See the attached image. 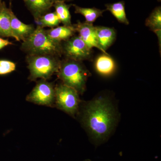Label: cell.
Masks as SVG:
<instances>
[{
    "label": "cell",
    "instance_id": "cell-20",
    "mask_svg": "<svg viewBox=\"0 0 161 161\" xmlns=\"http://www.w3.org/2000/svg\"><path fill=\"white\" fill-rule=\"evenodd\" d=\"M16 69V64L7 60H0V75L9 74Z\"/></svg>",
    "mask_w": 161,
    "mask_h": 161
},
{
    "label": "cell",
    "instance_id": "cell-4",
    "mask_svg": "<svg viewBox=\"0 0 161 161\" xmlns=\"http://www.w3.org/2000/svg\"><path fill=\"white\" fill-rule=\"evenodd\" d=\"M26 61L29 69V80L38 78L47 80L58 73L60 62L58 57L47 55H28Z\"/></svg>",
    "mask_w": 161,
    "mask_h": 161
},
{
    "label": "cell",
    "instance_id": "cell-18",
    "mask_svg": "<svg viewBox=\"0 0 161 161\" xmlns=\"http://www.w3.org/2000/svg\"><path fill=\"white\" fill-rule=\"evenodd\" d=\"M146 25L153 32L161 30V8L160 6L153 9L146 21Z\"/></svg>",
    "mask_w": 161,
    "mask_h": 161
},
{
    "label": "cell",
    "instance_id": "cell-11",
    "mask_svg": "<svg viewBox=\"0 0 161 161\" xmlns=\"http://www.w3.org/2000/svg\"><path fill=\"white\" fill-rule=\"evenodd\" d=\"M96 71L103 76H109L115 71L116 65L113 58L108 54L103 53L96 58L95 62Z\"/></svg>",
    "mask_w": 161,
    "mask_h": 161
},
{
    "label": "cell",
    "instance_id": "cell-13",
    "mask_svg": "<svg viewBox=\"0 0 161 161\" xmlns=\"http://www.w3.org/2000/svg\"><path fill=\"white\" fill-rule=\"evenodd\" d=\"M10 9L7 8L5 3H2L0 5V36L14 38L16 40L10 24Z\"/></svg>",
    "mask_w": 161,
    "mask_h": 161
},
{
    "label": "cell",
    "instance_id": "cell-6",
    "mask_svg": "<svg viewBox=\"0 0 161 161\" xmlns=\"http://www.w3.org/2000/svg\"><path fill=\"white\" fill-rule=\"evenodd\" d=\"M26 100L40 105L53 107L55 106V87L46 80H39L27 95Z\"/></svg>",
    "mask_w": 161,
    "mask_h": 161
},
{
    "label": "cell",
    "instance_id": "cell-1",
    "mask_svg": "<svg viewBox=\"0 0 161 161\" xmlns=\"http://www.w3.org/2000/svg\"><path fill=\"white\" fill-rule=\"evenodd\" d=\"M81 122L96 143L108 138L116 122L115 109L107 98L100 97L86 104Z\"/></svg>",
    "mask_w": 161,
    "mask_h": 161
},
{
    "label": "cell",
    "instance_id": "cell-14",
    "mask_svg": "<svg viewBox=\"0 0 161 161\" xmlns=\"http://www.w3.org/2000/svg\"><path fill=\"white\" fill-rule=\"evenodd\" d=\"M46 32L47 36L51 40L59 42L69 40L76 32L73 25L58 26L56 28L46 30Z\"/></svg>",
    "mask_w": 161,
    "mask_h": 161
},
{
    "label": "cell",
    "instance_id": "cell-23",
    "mask_svg": "<svg viewBox=\"0 0 161 161\" xmlns=\"http://www.w3.org/2000/svg\"><path fill=\"white\" fill-rule=\"evenodd\" d=\"M84 161H92L91 160H90V159H86V160H85Z\"/></svg>",
    "mask_w": 161,
    "mask_h": 161
},
{
    "label": "cell",
    "instance_id": "cell-16",
    "mask_svg": "<svg viewBox=\"0 0 161 161\" xmlns=\"http://www.w3.org/2000/svg\"><path fill=\"white\" fill-rule=\"evenodd\" d=\"M106 10H108L118 20L119 23L129 25V21L127 19L125 10V3L124 1L117 2L105 5Z\"/></svg>",
    "mask_w": 161,
    "mask_h": 161
},
{
    "label": "cell",
    "instance_id": "cell-8",
    "mask_svg": "<svg viewBox=\"0 0 161 161\" xmlns=\"http://www.w3.org/2000/svg\"><path fill=\"white\" fill-rule=\"evenodd\" d=\"M73 26L75 31L78 32L79 34L78 36L83 40L90 48L92 49L93 47H96L104 53L98 45L95 26H93V24L86 22L85 23L78 22L77 24Z\"/></svg>",
    "mask_w": 161,
    "mask_h": 161
},
{
    "label": "cell",
    "instance_id": "cell-21",
    "mask_svg": "<svg viewBox=\"0 0 161 161\" xmlns=\"http://www.w3.org/2000/svg\"><path fill=\"white\" fill-rule=\"evenodd\" d=\"M12 44L11 42H9V40H4L2 38H0V49H2L3 47H5L7 45Z\"/></svg>",
    "mask_w": 161,
    "mask_h": 161
},
{
    "label": "cell",
    "instance_id": "cell-12",
    "mask_svg": "<svg viewBox=\"0 0 161 161\" xmlns=\"http://www.w3.org/2000/svg\"><path fill=\"white\" fill-rule=\"evenodd\" d=\"M24 1L36 21L47 12L54 4L52 0H24Z\"/></svg>",
    "mask_w": 161,
    "mask_h": 161
},
{
    "label": "cell",
    "instance_id": "cell-15",
    "mask_svg": "<svg viewBox=\"0 0 161 161\" xmlns=\"http://www.w3.org/2000/svg\"><path fill=\"white\" fill-rule=\"evenodd\" d=\"M72 5H67L65 2H57L54 3L53 6L54 7L55 12L57 14L60 23L64 26H71V16L69 12V8Z\"/></svg>",
    "mask_w": 161,
    "mask_h": 161
},
{
    "label": "cell",
    "instance_id": "cell-17",
    "mask_svg": "<svg viewBox=\"0 0 161 161\" xmlns=\"http://www.w3.org/2000/svg\"><path fill=\"white\" fill-rule=\"evenodd\" d=\"M75 8V13L82 15L86 19V22L93 23L99 17L102 16L105 10L93 8H82L77 5H73Z\"/></svg>",
    "mask_w": 161,
    "mask_h": 161
},
{
    "label": "cell",
    "instance_id": "cell-3",
    "mask_svg": "<svg viewBox=\"0 0 161 161\" xmlns=\"http://www.w3.org/2000/svg\"><path fill=\"white\" fill-rule=\"evenodd\" d=\"M57 74L64 84L73 88L79 94L84 92L89 73L80 61L69 59L61 61Z\"/></svg>",
    "mask_w": 161,
    "mask_h": 161
},
{
    "label": "cell",
    "instance_id": "cell-10",
    "mask_svg": "<svg viewBox=\"0 0 161 161\" xmlns=\"http://www.w3.org/2000/svg\"><path fill=\"white\" fill-rule=\"evenodd\" d=\"M96 37L98 45L104 53L113 44L116 39V34L113 28L105 26H95Z\"/></svg>",
    "mask_w": 161,
    "mask_h": 161
},
{
    "label": "cell",
    "instance_id": "cell-5",
    "mask_svg": "<svg viewBox=\"0 0 161 161\" xmlns=\"http://www.w3.org/2000/svg\"><path fill=\"white\" fill-rule=\"evenodd\" d=\"M55 106L67 114L75 116L79 111L80 100L79 93L64 84L55 87Z\"/></svg>",
    "mask_w": 161,
    "mask_h": 161
},
{
    "label": "cell",
    "instance_id": "cell-24",
    "mask_svg": "<svg viewBox=\"0 0 161 161\" xmlns=\"http://www.w3.org/2000/svg\"><path fill=\"white\" fill-rule=\"evenodd\" d=\"M2 0H0V5H1V4H2Z\"/></svg>",
    "mask_w": 161,
    "mask_h": 161
},
{
    "label": "cell",
    "instance_id": "cell-25",
    "mask_svg": "<svg viewBox=\"0 0 161 161\" xmlns=\"http://www.w3.org/2000/svg\"><path fill=\"white\" fill-rule=\"evenodd\" d=\"M23 1H24V0H23Z\"/></svg>",
    "mask_w": 161,
    "mask_h": 161
},
{
    "label": "cell",
    "instance_id": "cell-9",
    "mask_svg": "<svg viewBox=\"0 0 161 161\" xmlns=\"http://www.w3.org/2000/svg\"><path fill=\"white\" fill-rule=\"evenodd\" d=\"M10 24L12 30L17 41H24L34 31L35 28L31 24H26L21 22L17 18L10 9Z\"/></svg>",
    "mask_w": 161,
    "mask_h": 161
},
{
    "label": "cell",
    "instance_id": "cell-22",
    "mask_svg": "<svg viewBox=\"0 0 161 161\" xmlns=\"http://www.w3.org/2000/svg\"><path fill=\"white\" fill-rule=\"evenodd\" d=\"M72 1V0H52L53 3H55L57 2H69V1Z\"/></svg>",
    "mask_w": 161,
    "mask_h": 161
},
{
    "label": "cell",
    "instance_id": "cell-2",
    "mask_svg": "<svg viewBox=\"0 0 161 161\" xmlns=\"http://www.w3.org/2000/svg\"><path fill=\"white\" fill-rule=\"evenodd\" d=\"M21 48L28 55H47L58 57L63 54L61 42L51 40L47 34L46 30L39 25L23 41Z\"/></svg>",
    "mask_w": 161,
    "mask_h": 161
},
{
    "label": "cell",
    "instance_id": "cell-7",
    "mask_svg": "<svg viewBox=\"0 0 161 161\" xmlns=\"http://www.w3.org/2000/svg\"><path fill=\"white\" fill-rule=\"evenodd\" d=\"M63 53L67 59L81 61L89 59L92 55L91 48L79 36H73L64 44Z\"/></svg>",
    "mask_w": 161,
    "mask_h": 161
},
{
    "label": "cell",
    "instance_id": "cell-19",
    "mask_svg": "<svg viewBox=\"0 0 161 161\" xmlns=\"http://www.w3.org/2000/svg\"><path fill=\"white\" fill-rule=\"evenodd\" d=\"M36 22L39 23V26L43 28L47 26L53 28L55 26H58L60 23L55 12L43 15Z\"/></svg>",
    "mask_w": 161,
    "mask_h": 161
}]
</instances>
